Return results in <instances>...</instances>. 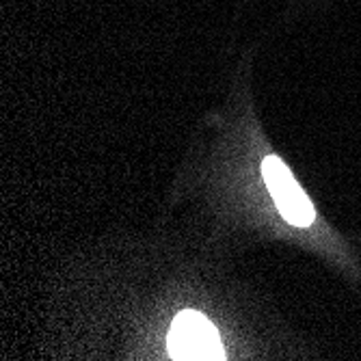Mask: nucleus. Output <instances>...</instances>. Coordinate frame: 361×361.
Segmentation results:
<instances>
[{"mask_svg": "<svg viewBox=\"0 0 361 361\" xmlns=\"http://www.w3.org/2000/svg\"><path fill=\"white\" fill-rule=\"evenodd\" d=\"M169 355L173 359H223L225 348L214 324L204 314L186 310L171 324Z\"/></svg>", "mask_w": 361, "mask_h": 361, "instance_id": "obj_1", "label": "nucleus"}, {"mask_svg": "<svg viewBox=\"0 0 361 361\" xmlns=\"http://www.w3.org/2000/svg\"><path fill=\"white\" fill-rule=\"evenodd\" d=\"M262 178H264V184L275 200L277 210L288 223L297 227H307L314 223L316 212L310 197L303 192V188L294 180L281 158L267 156L264 162H262Z\"/></svg>", "mask_w": 361, "mask_h": 361, "instance_id": "obj_2", "label": "nucleus"}]
</instances>
